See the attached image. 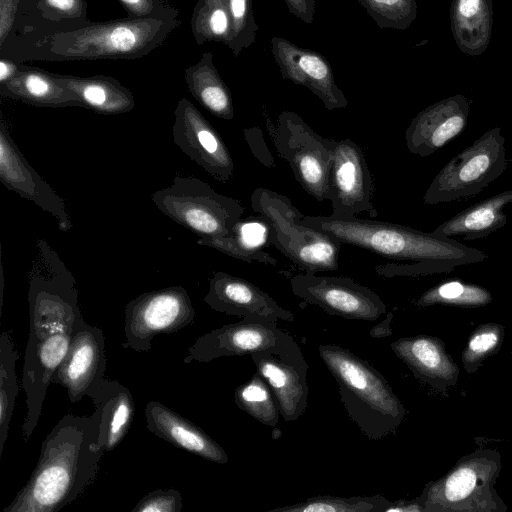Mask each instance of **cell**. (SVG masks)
<instances>
[{"label":"cell","mask_w":512,"mask_h":512,"mask_svg":"<svg viewBox=\"0 0 512 512\" xmlns=\"http://www.w3.org/2000/svg\"><path fill=\"white\" fill-rule=\"evenodd\" d=\"M290 286L295 296L333 316L372 322L387 312L374 291L347 276L306 272L293 276Z\"/></svg>","instance_id":"8fae6325"},{"label":"cell","mask_w":512,"mask_h":512,"mask_svg":"<svg viewBox=\"0 0 512 512\" xmlns=\"http://www.w3.org/2000/svg\"><path fill=\"white\" fill-rule=\"evenodd\" d=\"M73 330L43 336L29 334L25 349L22 385L26 395V417L22 435L27 442L36 428L49 385L64 359Z\"/></svg>","instance_id":"9a60e30c"},{"label":"cell","mask_w":512,"mask_h":512,"mask_svg":"<svg viewBox=\"0 0 512 512\" xmlns=\"http://www.w3.org/2000/svg\"><path fill=\"white\" fill-rule=\"evenodd\" d=\"M289 12L305 24H312L316 12L315 0H284Z\"/></svg>","instance_id":"7bdbcfd3"},{"label":"cell","mask_w":512,"mask_h":512,"mask_svg":"<svg viewBox=\"0 0 512 512\" xmlns=\"http://www.w3.org/2000/svg\"><path fill=\"white\" fill-rule=\"evenodd\" d=\"M23 6L24 0H0V45L15 32Z\"/></svg>","instance_id":"b9f144b4"},{"label":"cell","mask_w":512,"mask_h":512,"mask_svg":"<svg viewBox=\"0 0 512 512\" xmlns=\"http://www.w3.org/2000/svg\"><path fill=\"white\" fill-rule=\"evenodd\" d=\"M469 100L454 95L433 103L419 112L405 132L408 150L426 157L456 138L466 128Z\"/></svg>","instance_id":"44dd1931"},{"label":"cell","mask_w":512,"mask_h":512,"mask_svg":"<svg viewBox=\"0 0 512 512\" xmlns=\"http://www.w3.org/2000/svg\"><path fill=\"white\" fill-rule=\"evenodd\" d=\"M184 80L190 94L212 115L224 120L234 118L230 90L216 69L211 52H203L197 63L184 70Z\"/></svg>","instance_id":"f1b7e54d"},{"label":"cell","mask_w":512,"mask_h":512,"mask_svg":"<svg viewBox=\"0 0 512 512\" xmlns=\"http://www.w3.org/2000/svg\"><path fill=\"white\" fill-rule=\"evenodd\" d=\"M271 51L283 79L309 89L327 110L348 106V100L337 86L333 70L322 54L277 36L271 39Z\"/></svg>","instance_id":"d6986e66"},{"label":"cell","mask_w":512,"mask_h":512,"mask_svg":"<svg viewBox=\"0 0 512 512\" xmlns=\"http://www.w3.org/2000/svg\"><path fill=\"white\" fill-rule=\"evenodd\" d=\"M394 354L415 378L446 393L457 385L460 369L440 338L431 335L406 336L391 343Z\"/></svg>","instance_id":"7402d4cb"},{"label":"cell","mask_w":512,"mask_h":512,"mask_svg":"<svg viewBox=\"0 0 512 512\" xmlns=\"http://www.w3.org/2000/svg\"><path fill=\"white\" fill-rule=\"evenodd\" d=\"M125 342L122 347L149 352L159 334H172L193 323L195 309L187 290L170 286L142 293L124 309Z\"/></svg>","instance_id":"30bf717a"},{"label":"cell","mask_w":512,"mask_h":512,"mask_svg":"<svg viewBox=\"0 0 512 512\" xmlns=\"http://www.w3.org/2000/svg\"><path fill=\"white\" fill-rule=\"evenodd\" d=\"M131 18L179 19V10L166 0H117Z\"/></svg>","instance_id":"ab89813d"},{"label":"cell","mask_w":512,"mask_h":512,"mask_svg":"<svg viewBox=\"0 0 512 512\" xmlns=\"http://www.w3.org/2000/svg\"><path fill=\"white\" fill-rule=\"evenodd\" d=\"M204 302L217 312L244 319L292 322L295 318L253 283L222 271L215 272L210 279Z\"/></svg>","instance_id":"ffe728a7"},{"label":"cell","mask_w":512,"mask_h":512,"mask_svg":"<svg viewBox=\"0 0 512 512\" xmlns=\"http://www.w3.org/2000/svg\"><path fill=\"white\" fill-rule=\"evenodd\" d=\"M106 362L103 330L86 323L81 316L74 325L68 351L52 383L63 386L72 403L79 402L86 396L88 387L104 377Z\"/></svg>","instance_id":"ac0fdd59"},{"label":"cell","mask_w":512,"mask_h":512,"mask_svg":"<svg viewBox=\"0 0 512 512\" xmlns=\"http://www.w3.org/2000/svg\"><path fill=\"white\" fill-rule=\"evenodd\" d=\"M19 353L15 350L9 334L0 337V456L8 437L10 421L18 394L16 362Z\"/></svg>","instance_id":"836d02e7"},{"label":"cell","mask_w":512,"mask_h":512,"mask_svg":"<svg viewBox=\"0 0 512 512\" xmlns=\"http://www.w3.org/2000/svg\"><path fill=\"white\" fill-rule=\"evenodd\" d=\"M236 405L260 423L274 427L278 424L280 410L272 389L256 371L234 393Z\"/></svg>","instance_id":"d6a6232c"},{"label":"cell","mask_w":512,"mask_h":512,"mask_svg":"<svg viewBox=\"0 0 512 512\" xmlns=\"http://www.w3.org/2000/svg\"><path fill=\"white\" fill-rule=\"evenodd\" d=\"M319 355L334 377L340 400L369 440L394 434L406 409L384 376L367 360L335 344H321Z\"/></svg>","instance_id":"277c9868"},{"label":"cell","mask_w":512,"mask_h":512,"mask_svg":"<svg viewBox=\"0 0 512 512\" xmlns=\"http://www.w3.org/2000/svg\"><path fill=\"white\" fill-rule=\"evenodd\" d=\"M492 294L483 286L460 280L441 282L420 295L418 307L445 305L461 308H478L491 303Z\"/></svg>","instance_id":"1f68e13d"},{"label":"cell","mask_w":512,"mask_h":512,"mask_svg":"<svg viewBox=\"0 0 512 512\" xmlns=\"http://www.w3.org/2000/svg\"><path fill=\"white\" fill-rule=\"evenodd\" d=\"M501 468V454L495 449L463 455L442 477L425 484L424 512H506L495 488Z\"/></svg>","instance_id":"8992f818"},{"label":"cell","mask_w":512,"mask_h":512,"mask_svg":"<svg viewBox=\"0 0 512 512\" xmlns=\"http://www.w3.org/2000/svg\"><path fill=\"white\" fill-rule=\"evenodd\" d=\"M151 200L164 215L202 239L231 235L245 211L239 200L217 193L193 176H175Z\"/></svg>","instance_id":"52a82bcc"},{"label":"cell","mask_w":512,"mask_h":512,"mask_svg":"<svg viewBox=\"0 0 512 512\" xmlns=\"http://www.w3.org/2000/svg\"><path fill=\"white\" fill-rule=\"evenodd\" d=\"M190 28L198 45L220 42L228 47L232 34L229 0H198L191 15Z\"/></svg>","instance_id":"4dcf8cb0"},{"label":"cell","mask_w":512,"mask_h":512,"mask_svg":"<svg viewBox=\"0 0 512 512\" xmlns=\"http://www.w3.org/2000/svg\"><path fill=\"white\" fill-rule=\"evenodd\" d=\"M86 396L92 399L100 417L99 445L114 450L127 435L135 414V403L128 388L104 377L94 381Z\"/></svg>","instance_id":"cb8c5ba5"},{"label":"cell","mask_w":512,"mask_h":512,"mask_svg":"<svg viewBox=\"0 0 512 512\" xmlns=\"http://www.w3.org/2000/svg\"><path fill=\"white\" fill-rule=\"evenodd\" d=\"M253 211L268 227L267 243L305 272L339 268L341 243L301 223L304 214L291 200L268 188H256L250 198Z\"/></svg>","instance_id":"5b68a950"},{"label":"cell","mask_w":512,"mask_h":512,"mask_svg":"<svg viewBox=\"0 0 512 512\" xmlns=\"http://www.w3.org/2000/svg\"><path fill=\"white\" fill-rule=\"evenodd\" d=\"M100 417L64 415L41 445L27 483L3 512H57L95 481L105 451L99 445Z\"/></svg>","instance_id":"7a4b0ae2"},{"label":"cell","mask_w":512,"mask_h":512,"mask_svg":"<svg viewBox=\"0 0 512 512\" xmlns=\"http://www.w3.org/2000/svg\"><path fill=\"white\" fill-rule=\"evenodd\" d=\"M451 30L459 49L470 56L482 54L492 34V0H452Z\"/></svg>","instance_id":"83f0119b"},{"label":"cell","mask_w":512,"mask_h":512,"mask_svg":"<svg viewBox=\"0 0 512 512\" xmlns=\"http://www.w3.org/2000/svg\"><path fill=\"white\" fill-rule=\"evenodd\" d=\"M0 95L37 107H82L80 98L58 82L55 74L37 67L19 64V71L10 80L0 83Z\"/></svg>","instance_id":"d4e9b609"},{"label":"cell","mask_w":512,"mask_h":512,"mask_svg":"<svg viewBox=\"0 0 512 512\" xmlns=\"http://www.w3.org/2000/svg\"><path fill=\"white\" fill-rule=\"evenodd\" d=\"M383 512H424V499L420 494L412 500L400 499L390 502Z\"/></svg>","instance_id":"ee69618b"},{"label":"cell","mask_w":512,"mask_h":512,"mask_svg":"<svg viewBox=\"0 0 512 512\" xmlns=\"http://www.w3.org/2000/svg\"><path fill=\"white\" fill-rule=\"evenodd\" d=\"M87 10L86 0H25L15 32L71 29L90 21Z\"/></svg>","instance_id":"f546056e"},{"label":"cell","mask_w":512,"mask_h":512,"mask_svg":"<svg viewBox=\"0 0 512 512\" xmlns=\"http://www.w3.org/2000/svg\"><path fill=\"white\" fill-rule=\"evenodd\" d=\"M232 20L231 41L228 48L235 57L256 40L259 26L255 21L252 0H229Z\"/></svg>","instance_id":"f35d334b"},{"label":"cell","mask_w":512,"mask_h":512,"mask_svg":"<svg viewBox=\"0 0 512 512\" xmlns=\"http://www.w3.org/2000/svg\"><path fill=\"white\" fill-rule=\"evenodd\" d=\"M181 493L174 489H156L143 496L131 512H181Z\"/></svg>","instance_id":"60d3db41"},{"label":"cell","mask_w":512,"mask_h":512,"mask_svg":"<svg viewBox=\"0 0 512 512\" xmlns=\"http://www.w3.org/2000/svg\"><path fill=\"white\" fill-rule=\"evenodd\" d=\"M390 502L382 495H317L303 502L270 509L268 512H383Z\"/></svg>","instance_id":"e575fe53"},{"label":"cell","mask_w":512,"mask_h":512,"mask_svg":"<svg viewBox=\"0 0 512 512\" xmlns=\"http://www.w3.org/2000/svg\"><path fill=\"white\" fill-rule=\"evenodd\" d=\"M18 62L4 56H0V83L13 78L19 71Z\"/></svg>","instance_id":"f6af8a7d"},{"label":"cell","mask_w":512,"mask_h":512,"mask_svg":"<svg viewBox=\"0 0 512 512\" xmlns=\"http://www.w3.org/2000/svg\"><path fill=\"white\" fill-rule=\"evenodd\" d=\"M180 19L131 18L89 21L59 31L25 29L0 45V56L18 63L133 60L160 47Z\"/></svg>","instance_id":"6da1fadb"},{"label":"cell","mask_w":512,"mask_h":512,"mask_svg":"<svg viewBox=\"0 0 512 512\" xmlns=\"http://www.w3.org/2000/svg\"><path fill=\"white\" fill-rule=\"evenodd\" d=\"M56 79L73 91L84 108L98 114L130 112L136 105L132 92L116 78L106 75L74 76L54 73Z\"/></svg>","instance_id":"4316f807"},{"label":"cell","mask_w":512,"mask_h":512,"mask_svg":"<svg viewBox=\"0 0 512 512\" xmlns=\"http://www.w3.org/2000/svg\"><path fill=\"white\" fill-rule=\"evenodd\" d=\"M268 134L296 181L317 201L329 200V174L336 140L322 137L293 111H282L275 123L266 120Z\"/></svg>","instance_id":"ba28073f"},{"label":"cell","mask_w":512,"mask_h":512,"mask_svg":"<svg viewBox=\"0 0 512 512\" xmlns=\"http://www.w3.org/2000/svg\"><path fill=\"white\" fill-rule=\"evenodd\" d=\"M301 223L389 260L376 267L379 275L419 276L448 273L463 265L479 263L487 255L456 239L391 222L358 217L303 216Z\"/></svg>","instance_id":"3957f363"},{"label":"cell","mask_w":512,"mask_h":512,"mask_svg":"<svg viewBox=\"0 0 512 512\" xmlns=\"http://www.w3.org/2000/svg\"><path fill=\"white\" fill-rule=\"evenodd\" d=\"M393 318V313L389 312L387 317L379 324L374 326L370 330V336L373 338H383L390 336L392 334L391 322Z\"/></svg>","instance_id":"bcb514c9"},{"label":"cell","mask_w":512,"mask_h":512,"mask_svg":"<svg viewBox=\"0 0 512 512\" xmlns=\"http://www.w3.org/2000/svg\"><path fill=\"white\" fill-rule=\"evenodd\" d=\"M173 142L192 161L217 181L227 183L234 175V162L223 139L187 98H180L174 111Z\"/></svg>","instance_id":"5bb4252c"},{"label":"cell","mask_w":512,"mask_h":512,"mask_svg":"<svg viewBox=\"0 0 512 512\" xmlns=\"http://www.w3.org/2000/svg\"><path fill=\"white\" fill-rule=\"evenodd\" d=\"M505 339V327L498 323H483L470 334L462 351L461 362L468 374L476 372L490 356L497 354Z\"/></svg>","instance_id":"8d00e7d4"},{"label":"cell","mask_w":512,"mask_h":512,"mask_svg":"<svg viewBox=\"0 0 512 512\" xmlns=\"http://www.w3.org/2000/svg\"><path fill=\"white\" fill-rule=\"evenodd\" d=\"M511 356H512V351H511Z\"/></svg>","instance_id":"7dc6e473"},{"label":"cell","mask_w":512,"mask_h":512,"mask_svg":"<svg viewBox=\"0 0 512 512\" xmlns=\"http://www.w3.org/2000/svg\"><path fill=\"white\" fill-rule=\"evenodd\" d=\"M512 204V189L469 206L446 220L432 232L449 238H484L507 223L505 207Z\"/></svg>","instance_id":"484cf974"},{"label":"cell","mask_w":512,"mask_h":512,"mask_svg":"<svg viewBox=\"0 0 512 512\" xmlns=\"http://www.w3.org/2000/svg\"><path fill=\"white\" fill-rule=\"evenodd\" d=\"M379 28L406 30L417 16L416 0H358Z\"/></svg>","instance_id":"74e56055"},{"label":"cell","mask_w":512,"mask_h":512,"mask_svg":"<svg viewBox=\"0 0 512 512\" xmlns=\"http://www.w3.org/2000/svg\"><path fill=\"white\" fill-rule=\"evenodd\" d=\"M0 181L8 190L51 214L61 231L67 232L72 228L64 199L29 164L3 118L0 123Z\"/></svg>","instance_id":"e0dca14e"},{"label":"cell","mask_w":512,"mask_h":512,"mask_svg":"<svg viewBox=\"0 0 512 512\" xmlns=\"http://www.w3.org/2000/svg\"><path fill=\"white\" fill-rule=\"evenodd\" d=\"M288 334L276 322L244 319L200 336L187 350L184 363L211 362L221 357L251 355L277 346Z\"/></svg>","instance_id":"2e32d148"},{"label":"cell","mask_w":512,"mask_h":512,"mask_svg":"<svg viewBox=\"0 0 512 512\" xmlns=\"http://www.w3.org/2000/svg\"><path fill=\"white\" fill-rule=\"evenodd\" d=\"M507 164L501 128L487 130L438 172L423 201L432 205L474 196L503 174Z\"/></svg>","instance_id":"9c48e42d"},{"label":"cell","mask_w":512,"mask_h":512,"mask_svg":"<svg viewBox=\"0 0 512 512\" xmlns=\"http://www.w3.org/2000/svg\"><path fill=\"white\" fill-rule=\"evenodd\" d=\"M250 356L276 396L282 418L286 422L297 420L308 405L309 366L293 336L288 333L277 346Z\"/></svg>","instance_id":"7c38bea8"},{"label":"cell","mask_w":512,"mask_h":512,"mask_svg":"<svg viewBox=\"0 0 512 512\" xmlns=\"http://www.w3.org/2000/svg\"><path fill=\"white\" fill-rule=\"evenodd\" d=\"M144 414L147 429L173 446L214 463L229 461L223 447L203 429L164 404L151 400Z\"/></svg>","instance_id":"603a6c76"},{"label":"cell","mask_w":512,"mask_h":512,"mask_svg":"<svg viewBox=\"0 0 512 512\" xmlns=\"http://www.w3.org/2000/svg\"><path fill=\"white\" fill-rule=\"evenodd\" d=\"M252 230L248 229V221L242 219L234 226L231 235L215 238H198L199 245L216 249L235 259L252 263L253 261L267 265L277 264V260L260 248V240L252 236Z\"/></svg>","instance_id":"d590c367"},{"label":"cell","mask_w":512,"mask_h":512,"mask_svg":"<svg viewBox=\"0 0 512 512\" xmlns=\"http://www.w3.org/2000/svg\"><path fill=\"white\" fill-rule=\"evenodd\" d=\"M374 180L363 149L351 139L335 143L329 174V201L334 218L376 216L372 198Z\"/></svg>","instance_id":"4fadbf2b"}]
</instances>
